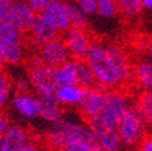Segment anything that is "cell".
Returning a JSON list of instances; mask_svg holds the SVG:
<instances>
[{
  "label": "cell",
  "instance_id": "1",
  "mask_svg": "<svg viewBox=\"0 0 152 151\" xmlns=\"http://www.w3.org/2000/svg\"><path fill=\"white\" fill-rule=\"evenodd\" d=\"M85 63L89 67L103 89H122L124 87L121 71L106 52L103 43L94 41L92 44Z\"/></svg>",
  "mask_w": 152,
  "mask_h": 151
},
{
  "label": "cell",
  "instance_id": "2",
  "mask_svg": "<svg viewBox=\"0 0 152 151\" xmlns=\"http://www.w3.org/2000/svg\"><path fill=\"white\" fill-rule=\"evenodd\" d=\"M47 141L56 151H61L74 143H87L98 146L97 140L87 123H75L64 119L51 123L47 132Z\"/></svg>",
  "mask_w": 152,
  "mask_h": 151
},
{
  "label": "cell",
  "instance_id": "3",
  "mask_svg": "<svg viewBox=\"0 0 152 151\" xmlns=\"http://www.w3.org/2000/svg\"><path fill=\"white\" fill-rule=\"evenodd\" d=\"M146 122L134 104H130L116 125L117 134L122 145L135 146L147 133Z\"/></svg>",
  "mask_w": 152,
  "mask_h": 151
},
{
  "label": "cell",
  "instance_id": "4",
  "mask_svg": "<svg viewBox=\"0 0 152 151\" xmlns=\"http://www.w3.org/2000/svg\"><path fill=\"white\" fill-rule=\"evenodd\" d=\"M28 76L31 87L36 92V97L40 100L58 103L57 100L58 87L56 85V68L48 67L44 63L30 67Z\"/></svg>",
  "mask_w": 152,
  "mask_h": 151
},
{
  "label": "cell",
  "instance_id": "5",
  "mask_svg": "<svg viewBox=\"0 0 152 151\" xmlns=\"http://www.w3.org/2000/svg\"><path fill=\"white\" fill-rule=\"evenodd\" d=\"M63 43L69 52L70 59L76 62H85L88 52L91 50L92 44L94 43L93 37L88 33V30L77 29V28H69L61 34Z\"/></svg>",
  "mask_w": 152,
  "mask_h": 151
},
{
  "label": "cell",
  "instance_id": "6",
  "mask_svg": "<svg viewBox=\"0 0 152 151\" xmlns=\"http://www.w3.org/2000/svg\"><path fill=\"white\" fill-rule=\"evenodd\" d=\"M87 125L100 149H104L105 151H120L122 144L117 134L116 126L106 122L100 115L88 120Z\"/></svg>",
  "mask_w": 152,
  "mask_h": 151
},
{
  "label": "cell",
  "instance_id": "7",
  "mask_svg": "<svg viewBox=\"0 0 152 151\" xmlns=\"http://www.w3.org/2000/svg\"><path fill=\"white\" fill-rule=\"evenodd\" d=\"M130 103L127 94L122 89H110L105 92V100L100 116L109 123L116 126Z\"/></svg>",
  "mask_w": 152,
  "mask_h": 151
},
{
  "label": "cell",
  "instance_id": "8",
  "mask_svg": "<svg viewBox=\"0 0 152 151\" xmlns=\"http://www.w3.org/2000/svg\"><path fill=\"white\" fill-rule=\"evenodd\" d=\"M39 56L44 64L56 69L70 59L69 52L61 36L53 41L41 45L39 48Z\"/></svg>",
  "mask_w": 152,
  "mask_h": 151
},
{
  "label": "cell",
  "instance_id": "9",
  "mask_svg": "<svg viewBox=\"0 0 152 151\" xmlns=\"http://www.w3.org/2000/svg\"><path fill=\"white\" fill-rule=\"evenodd\" d=\"M105 92L102 88H92L85 89L83 97L77 105L79 112L86 122L93 117L100 115L104 100H105Z\"/></svg>",
  "mask_w": 152,
  "mask_h": 151
},
{
  "label": "cell",
  "instance_id": "10",
  "mask_svg": "<svg viewBox=\"0 0 152 151\" xmlns=\"http://www.w3.org/2000/svg\"><path fill=\"white\" fill-rule=\"evenodd\" d=\"M36 13L26 0H13L10 23H12L23 35L30 32Z\"/></svg>",
  "mask_w": 152,
  "mask_h": 151
},
{
  "label": "cell",
  "instance_id": "11",
  "mask_svg": "<svg viewBox=\"0 0 152 151\" xmlns=\"http://www.w3.org/2000/svg\"><path fill=\"white\" fill-rule=\"evenodd\" d=\"M41 15L52 23L61 34L70 28L68 7L63 0H50Z\"/></svg>",
  "mask_w": 152,
  "mask_h": 151
},
{
  "label": "cell",
  "instance_id": "12",
  "mask_svg": "<svg viewBox=\"0 0 152 151\" xmlns=\"http://www.w3.org/2000/svg\"><path fill=\"white\" fill-rule=\"evenodd\" d=\"M28 34H30L31 41L37 44L39 46L47 44L50 41H53L61 36V33L41 13H37L35 16V20Z\"/></svg>",
  "mask_w": 152,
  "mask_h": 151
},
{
  "label": "cell",
  "instance_id": "13",
  "mask_svg": "<svg viewBox=\"0 0 152 151\" xmlns=\"http://www.w3.org/2000/svg\"><path fill=\"white\" fill-rule=\"evenodd\" d=\"M104 45H105L106 52L109 53L111 59L115 62V64L120 69L124 86L130 84L133 80V63H130L124 50L118 44H115V43L104 44Z\"/></svg>",
  "mask_w": 152,
  "mask_h": 151
},
{
  "label": "cell",
  "instance_id": "14",
  "mask_svg": "<svg viewBox=\"0 0 152 151\" xmlns=\"http://www.w3.org/2000/svg\"><path fill=\"white\" fill-rule=\"evenodd\" d=\"M40 99L31 93H17L13 97V106L18 114L27 119L40 116Z\"/></svg>",
  "mask_w": 152,
  "mask_h": 151
},
{
  "label": "cell",
  "instance_id": "15",
  "mask_svg": "<svg viewBox=\"0 0 152 151\" xmlns=\"http://www.w3.org/2000/svg\"><path fill=\"white\" fill-rule=\"evenodd\" d=\"M133 81L142 89V92L152 91V61L139 59L133 64Z\"/></svg>",
  "mask_w": 152,
  "mask_h": 151
},
{
  "label": "cell",
  "instance_id": "16",
  "mask_svg": "<svg viewBox=\"0 0 152 151\" xmlns=\"http://www.w3.org/2000/svg\"><path fill=\"white\" fill-rule=\"evenodd\" d=\"M79 63L74 59H69L59 68L56 69V85L57 87H65L77 85Z\"/></svg>",
  "mask_w": 152,
  "mask_h": 151
},
{
  "label": "cell",
  "instance_id": "17",
  "mask_svg": "<svg viewBox=\"0 0 152 151\" xmlns=\"http://www.w3.org/2000/svg\"><path fill=\"white\" fill-rule=\"evenodd\" d=\"M28 133L18 126H11L3 136V141L6 151H21L28 143Z\"/></svg>",
  "mask_w": 152,
  "mask_h": 151
},
{
  "label": "cell",
  "instance_id": "18",
  "mask_svg": "<svg viewBox=\"0 0 152 151\" xmlns=\"http://www.w3.org/2000/svg\"><path fill=\"white\" fill-rule=\"evenodd\" d=\"M85 89L79 85L59 87L57 89V100L61 106H77L83 97Z\"/></svg>",
  "mask_w": 152,
  "mask_h": 151
},
{
  "label": "cell",
  "instance_id": "19",
  "mask_svg": "<svg viewBox=\"0 0 152 151\" xmlns=\"http://www.w3.org/2000/svg\"><path fill=\"white\" fill-rule=\"evenodd\" d=\"M0 47L4 56L5 63L9 64H20L24 59V46L23 40L21 41H0Z\"/></svg>",
  "mask_w": 152,
  "mask_h": 151
},
{
  "label": "cell",
  "instance_id": "20",
  "mask_svg": "<svg viewBox=\"0 0 152 151\" xmlns=\"http://www.w3.org/2000/svg\"><path fill=\"white\" fill-rule=\"evenodd\" d=\"M117 13L128 21H134L142 13V0H115Z\"/></svg>",
  "mask_w": 152,
  "mask_h": 151
},
{
  "label": "cell",
  "instance_id": "21",
  "mask_svg": "<svg viewBox=\"0 0 152 151\" xmlns=\"http://www.w3.org/2000/svg\"><path fill=\"white\" fill-rule=\"evenodd\" d=\"M66 7H68V15H69V23L71 28H77V29H83L87 30L89 27V20L88 17L79 9L74 0H69L65 1Z\"/></svg>",
  "mask_w": 152,
  "mask_h": 151
},
{
  "label": "cell",
  "instance_id": "22",
  "mask_svg": "<svg viewBox=\"0 0 152 151\" xmlns=\"http://www.w3.org/2000/svg\"><path fill=\"white\" fill-rule=\"evenodd\" d=\"M77 85L83 89H92V88H102L98 85V81L94 76V74L89 69V67L85 62L79 63V71H77ZM103 89V88H102ZM105 91V89H104Z\"/></svg>",
  "mask_w": 152,
  "mask_h": 151
},
{
  "label": "cell",
  "instance_id": "23",
  "mask_svg": "<svg viewBox=\"0 0 152 151\" xmlns=\"http://www.w3.org/2000/svg\"><path fill=\"white\" fill-rule=\"evenodd\" d=\"M134 105L144 117L147 127L152 128V97L150 92H141Z\"/></svg>",
  "mask_w": 152,
  "mask_h": 151
},
{
  "label": "cell",
  "instance_id": "24",
  "mask_svg": "<svg viewBox=\"0 0 152 151\" xmlns=\"http://www.w3.org/2000/svg\"><path fill=\"white\" fill-rule=\"evenodd\" d=\"M40 116L51 123L56 122L62 119L63 110L62 106L58 103H52V102H42L40 100Z\"/></svg>",
  "mask_w": 152,
  "mask_h": 151
},
{
  "label": "cell",
  "instance_id": "25",
  "mask_svg": "<svg viewBox=\"0 0 152 151\" xmlns=\"http://www.w3.org/2000/svg\"><path fill=\"white\" fill-rule=\"evenodd\" d=\"M23 34L18 30L12 23H0V41H21Z\"/></svg>",
  "mask_w": 152,
  "mask_h": 151
},
{
  "label": "cell",
  "instance_id": "26",
  "mask_svg": "<svg viewBox=\"0 0 152 151\" xmlns=\"http://www.w3.org/2000/svg\"><path fill=\"white\" fill-rule=\"evenodd\" d=\"M97 13L104 18H112L117 15V6L115 0H98Z\"/></svg>",
  "mask_w": 152,
  "mask_h": 151
},
{
  "label": "cell",
  "instance_id": "27",
  "mask_svg": "<svg viewBox=\"0 0 152 151\" xmlns=\"http://www.w3.org/2000/svg\"><path fill=\"white\" fill-rule=\"evenodd\" d=\"M10 92H11L10 80L3 71H0V108H3L9 100Z\"/></svg>",
  "mask_w": 152,
  "mask_h": 151
},
{
  "label": "cell",
  "instance_id": "28",
  "mask_svg": "<svg viewBox=\"0 0 152 151\" xmlns=\"http://www.w3.org/2000/svg\"><path fill=\"white\" fill-rule=\"evenodd\" d=\"M74 1L87 17L97 13L98 0H74Z\"/></svg>",
  "mask_w": 152,
  "mask_h": 151
},
{
  "label": "cell",
  "instance_id": "29",
  "mask_svg": "<svg viewBox=\"0 0 152 151\" xmlns=\"http://www.w3.org/2000/svg\"><path fill=\"white\" fill-rule=\"evenodd\" d=\"M138 146L139 151H152V132H147Z\"/></svg>",
  "mask_w": 152,
  "mask_h": 151
},
{
  "label": "cell",
  "instance_id": "30",
  "mask_svg": "<svg viewBox=\"0 0 152 151\" xmlns=\"http://www.w3.org/2000/svg\"><path fill=\"white\" fill-rule=\"evenodd\" d=\"M10 127H11V123L9 117L4 114H0V137L3 138V136L9 130Z\"/></svg>",
  "mask_w": 152,
  "mask_h": 151
},
{
  "label": "cell",
  "instance_id": "31",
  "mask_svg": "<svg viewBox=\"0 0 152 151\" xmlns=\"http://www.w3.org/2000/svg\"><path fill=\"white\" fill-rule=\"evenodd\" d=\"M21 151H42V149L37 145V144H35V143H27L26 144V146L21 150Z\"/></svg>",
  "mask_w": 152,
  "mask_h": 151
},
{
  "label": "cell",
  "instance_id": "32",
  "mask_svg": "<svg viewBox=\"0 0 152 151\" xmlns=\"http://www.w3.org/2000/svg\"><path fill=\"white\" fill-rule=\"evenodd\" d=\"M146 52H147V54L150 56V57L152 58V39L150 41H147V44H146Z\"/></svg>",
  "mask_w": 152,
  "mask_h": 151
},
{
  "label": "cell",
  "instance_id": "33",
  "mask_svg": "<svg viewBox=\"0 0 152 151\" xmlns=\"http://www.w3.org/2000/svg\"><path fill=\"white\" fill-rule=\"evenodd\" d=\"M142 6L144 9L152 10V0H142Z\"/></svg>",
  "mask_w": 152,
  "mask_h": 151
},
{
  "label": "cell",
  "instance_id": "34",
  "mask_svg": "<svg viewBox=\"0 0 152 151\" xmlns=\"http://www.w3.org/2000/svg\"><path fill=\"white\" fill-rule=\"evenodd\" d=\"M5 64V61H4V56H3V52H1V47H0V69L1 67Z\"/></svg>",
  "mask_w": 152,
  "mask_h": 151
},
{
  "label": "cell",
  "instance_id": "35",
  "mask_svg": "<svg viewBox=\"0 0 152 151\" xmlns=\"http://www.w3.org/2000/svg\"><path fill=\"white\" fill-rule=\"evenodd\" d=\"M0 151H6L5 145H4V141H3V138H1V137H0Z\"/></svg>",
  "mask_w": 152,
  "mask_h": 151
},
{
  "label": "cell",
  "instance_id": "36",
  "mask_svg": "<svg viewBox=\"0 0 152 151\" xmlns=\"http://www.w3.org/2000/svg\"><path fill=\"white\" fill-rule=\"evenodd\" d=\"M94 151H105V150H104V149H100V147L98 146V147H97L96 150H94Z\"/></svg>",
  "mask_w": 152,
  "mask_h": 151
},
{
  "label": "cell",
  "instance_id": "37",
  "mask_svg": "<svg viewBox=\"0 0 152 151\" xmlns=\"http://www.w3.org/2000/svg\"><path fill=\"white\" fill-rule=\"evenodd\" d=\"M0 23H1V13H0Z\"/></svg>",
  "mask_w": 152,
  "mask_h": 151
},
{
  "label": "cell",
  "instance_id": "38",
  "mask_svg": "<svg viewBox=\"0 0 152 151\" xmlns=\"http://www.w3.org/2000/svg\"><path fill=\"white\" fill-rule=\"evenodd\" d=\"M150 94H151V97H152V91H150Z\"/></svg>",
  "mask_w": 152,
  "mask_h": 151
},
{
  "label": "cell",
  "instance_id": "39",
  "mask_svg": "<svg viewBox=\"0 0 152 151\" xmlns=\"http://www.w3.org/2000/svg\"><path fill=\"white\" fill-rule=\"evenodd\" d=\"M63 1H69V0H63Z\"/></svg>",
  "mask_w": 152,
  "mask_h": 151
},
{
  "label": "cell",
  "instance_id": "40",
  "mask_svg": "<svg viewBox=\"0 0 152 151\" xmlns=\"http://www.w3.org/2000/svg\"><path fill=\"white\" fill-rule=\"evenodd\" d=\"M1 1H3V0H0V3H1Z\"/></svg>",
  "mask_w": 152,
  "mask_h": 151
}]
</instances>
